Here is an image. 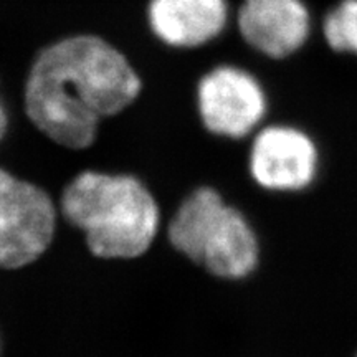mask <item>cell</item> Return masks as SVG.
<instances>
[{
    "label": "cell",
    "instance_id": "2",
    "mask_svg": "<svg viewBox=\"0 0 357 357\" xmlns=\"http://www.w3.org/2000/svg\"><path fill=\"white\" fill-rule=\"evenodd\" d=\"M60 212L83 231L88 250L101 260L144 255L160 225L158 200L132 174H77L61 192Z\"/></svg>",
    "mask_w": 357,
    "mask_h": 357
},
{
    "label": "cell",
    "instance_id": "5",
    "mask_svg": "<svg viewBox=\"0 0 357 357\" xmlns=\"http://www.w3.org/2000/svg\"><path fill=\"white\" fill-rule=\"evenodd\" d=\"M56 205L47 190L0 167V268H24L47 252Z\"/></svg>",
    "mask_w": 357,
    "mask_h": 357
},
{
    "label": "cell",
    "instance_id": "3",
    "mask_svg": "<svg viewBox=\"0 0 357 357\" xmlns=\"http://www.w3.org/2000/svg\"><path fill=\"white\" fill-rule=\"evenodd\" d=\"M167 238L177 252L217 278H247L260 261L252 223L212 187H199L182 200L167 227Z\"/></svg>",
    "mask_w": 357,
    "mask_h": 357
},
{
    "label": "cell",
    "instance_id": "6",
    "mask_svg": "<svg viewBox=\"0 0 357 357\" xmlns=\"http://www.w3.org/2000/svg\"><path fill=\"white\" fill-rule=\"evenodd\" d=\"M319 167V147L305 129L291 124H270L253 136L248 171L263 190L298 194L314 184Z\"/></svg>",
    "mask_w": 357,
    "mask_h": 357
},
{
    "label": "cell",
    "instance_id": "11",
    "mask_svg": "<svg viewBox=\"0 0 357 357\" xmlns=\"http://www.w3.org/2000/svg\"><path fill=\"white\" fill-rule=\"evenodd\" d=\"M354 357H357V352H356V356H354Z\"/></svg>",
    "mask_w": 357,
    "mask_h": 357
},
{
    "label": "cell",
    "instance_id": "8",
    "mask_svg": "<svg viewBox=\"0 0 357 357\" xmlns=\"http://www.w3.org/2000/svg\"><path fill=\"white\" fill-rule=\"evenodd\" d=\"M146 26L169 50L195 52L225 33L230 0H147Z\"/></svg>",
    "mask_w": 357,
    "mask_h": 357
},
{
    "label": "cell",
    "instance_id": "10",
    "mask_svg": "<svg viewBox=\"0 0 357 357\" xmlns=\"http://www.w3.org/2000/svg\"><path fill=\"white\" fill-rule=\"evenodd\" d=\"M8 126H10V116H8V109H7L6 102H3L2 98H0V141L6 137Z\"/></svg>",
    "mask_w": 357,
    "mask_h": 357
},
{
    "label": "cell",
    "instance_id": "7",
    "mask_svg": "<svg viewBox=\"0 0 357 357\" xmlns=\"http://www.w3.org/2000/svg\"><path fill=\"white\" fill-rule=\"evenodd\" d=\"M235 22L240 38L275 61L300 52L311 35V13L303 0H240Z\"/></svg>",
    "mask_w": 357,
    "mask_h": 357
},
{
    "label": "cell",
    "instance_id": "9",
    "mask_svg": "<svg viewBox=\"0 0 357 357\" xmlns=\"http://www.w3.org/2000/svg\"><path fill=\"white\" fill-rule=\"evenodd\" d=\"M323 37L331 50L357 56V0H341L326 13Z\"/></svg>",
    "mask_w": 357,
    "mask_h": 357
},
{
    "label": "cell",
    "instance_id": "4",
    "mask_svg": "<svg viewBox=\"0 0 357 357\" xmlns=\"http://www.w3.org/2000/svg\"><path fill=\"white\" fill-rule=\"evenodd\" d=\"M195 113L208 134L240 141L265 121L268 95L252 71L234 63H218L195 82Z\"/></svg>",
    "mask_w": 357,
    "mask_h": 357
},
{
    "label": "cell",
    "instance_id": "1",
    "mask_svg": "<svg viewBox=\"0 0 357 357\" xmlns=\"http://www.w3.org/2000/svg\"><path fill=\"white\" fill-rule=\"evenodd\" d=\"M144 91L136 65L113 40L78 32L43 45L30 61L20 106L37 132L63 149L86 151L108 119Z\"/></svg>",
    "mask_w": 357,
    "mask_h": 357
}]
</instances>
